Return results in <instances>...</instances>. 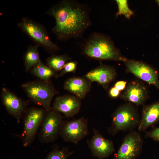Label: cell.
Masks as SVG:
<instances>
[{
	"mask_svg": "<svg viewBox=\"0 0 159 159\" xmlns=\"http://www.w3.org/2000/svg\"><path fill=\"white\" fill-rule=\"evenodd\" d=\"M22 87L34 102L49 111L52 98L57 92L50 82L36 81L26 82Z\"/></svg>",
	"mask_w": 159,
	"mask_h": 159,
	"instance_id": "277c9868",
	"label": "cell"
},
{
	"mask_svg": "<svg viewBox=\"0 0 159 159\" xmlns=\"http://www.w3.org/2000/svg\"><path fill=\"white\" fill-rule=\"evenodd\" d=\"M155 1L157 4L159 9V0H155Z\"/></svg>",
	"mask_w": 159,
	"mask_h": 159,
	"instance_id": "4316f807",
	"label": "cell"
},
{
	"mask_svg": "<svg viewBox=\"0 0 159 159\" xmlns=\"http://www.w3.org/2000/svg\"><path fill=\"white\" fill-rule=\"evenodd\" d=\"M89 134L88 120L82 117L64 122L59 135L64 141L77 144Z\"/></svg>",
	"mask_w": 159,
	"mask_h": 159,
	"instance_id": "52a82bcc",
	"label": "cell"
},
{
	"mask_svg": "<svg viewBox=\"0 0 159 159\" xmlns=\"http://www.w3.org/2000/svg\"><path fill=\"white\" fill-rule=\"evenodd\" d=\"M87 143L92 155L99 159L107 158L115 150L112 141L105 138L95 128L92 138L87 140Z\"/></svg>",
	"mask_w": 159,
	"mask_h": 159,
	"instance_id": "30bf717a",
	"label": "cell"
},
{
	"mask_svg": "<svg viewBox=\"0 0 159 159\" xmlns=\"http://www.w3.org/2000/svg\"><path fill=\"white\" fill-rule=\"evenodd\" d=\"M81 105L80 100L76 96L67 95L57 97L53 104L52 109L69 118L73 117L78 112Z\"/></svg>",
	"mask_w": 159,
	"mask_h": 159,
	"instance_id": "7c38bea8",
	"label": "cell"
},
{
	"mask_svg": "<svg viewBox=\"0 0 159 159\" xmlns=\"http://www.w3.org/2000/svg\"><path fill=\"white\" fill-rule=\"evenodd\" d=\"M77 63L76 61H69L65 64L61 72L58 74L56 75V77L58 78L63 76L67 73L74 72L77 67Z\"/></svg>",
	"mask_w": 159,
	"mask_h": 159,
	"instance_id": "603a6c76",
	"label": "cell"
},
{
	"mask_svg": "<svg viewBox=\"0 0 159 159\" xmlns=\"http://www.w3.org/2000/svg\"><path fill=\"white\" fill-rule=\"evenodd\" d=\"M123 62L129 72L140 80L154 86L159 90L158 74L153 67L141 61L126 57Z\"/></svg>",
	"mask_w": 159,
	"mask_h": 159,
	"instance_id": "ba28073f",
	"label": "cell"
},
{
	"mask_svg": "<svg viewBox=\"0 0 159 159\" xmlns=\"http://www.w3.org/2000/svg\"><path fill=\"white\" fill-rule=\"evenodd\" d=\"M145 137L159 142V127L154 128L146 132L145 134Z\"/></svg>",
	"mask_w": 159,
	"mask_h": 159,
	"instance_id": "cb8c5ba5",
	"label": "cell"
},
{
	"mask_svg": "<svg viewBox=\"0 0 159 159\" xmlns=\"http://www.w3.org/2000/svg\"><path fill=\"white\" fill-rule=\"evenodd\" d=\"M127 83L126 81H118L115 83L114 87L121 92L126 88Z\"/></svg>",
	"mask_w": 159,
	"mask_h": 159,
	"instance_id": "d4e9b609",
	"label": "cell"
},
{
	"mask_svg": "<svg viewBox=\"0 0 159 159\" xmlns=\"http://www.w3.org/2000/svg\"><path fill=\"white\" fill-rule=\"evenodd\" d=\"M48 111L39 135L40 140L44 143L53 142L57 138L64 122L59 112L53 109Z\"/></svg>",
	"mask_w": 159,
	"mask_h": 159,
	"instance_id": "9c48e42d",
	"label": "cell"
},
{
	"mask_svg": "<svg viewBox=\"0 0 159 159\" xmlns=\"http://www.w3.org/2000/svg\"><path fill=\"white\" fill-rule=\"evenodd\" d=\"M32 68V73L45 82H50L51 78L56 75V71L42 61Z\"/></svg>",
	"mask_w": 159,
	"mask_h": 159,
	"instance_id": "d6986e66",
	"label": "cell"
},
{
	"mask_svg": "<svg viewBox=\"0 0 159 159\" xmlns=\"http://www.w3.org/2000/svg\"><path fill=\"white\" fill-rule=\"evenodd\" d=\"M143 142L139 132L130 131L123 138L113 159H137L141 153Z\"/></svg>",
	"mask_w": 159,
	"mask_h": 159,
	"instance_id": "8992f818",
	"label": "cell"
},
{
	"mask_svg": "<svg viewBox=\"0 0 159 159\" xmlns=\"http://www.w3.org/2000/svg\"><path fill=\"white\" fill-rule=\"evenodd\" d=\"M120 93V91L114 86L112 87L109 91L110 96L112 98L117 97L119 96Z\"/></svg>",
	"mask_w": 159,
	"mask_h": 159,
	"instance_id": "484cf974",
	"label": "cell"
},
{
	"mask_svg": "<svg viewBox=\"0 0 159 159\" xmlns=\"http://www.w3.org/2000/svg\"><path fill=\"white\" fill-rule=\"evenodd\" d=\"M111 117V125L107 131L113 136L121 131H133L138 127L140 119L137 109L130 102L119 106Z\"/></svg>",
	"mask_w": 159,
	"mask_h": 159,
	"instance_id": "3957f363",
	"label": "cell"
},
{
	"mask_svg": "<svg viewBox=\"0 0 159 159\" xmlns=\"http://www.w3.org/2000/svg\"><path fill=\"white\" fill-rule=\"evenodd\" d=\"M90 82L87 79L83 78L72 77L65 81L63 88L80 100L84 98L90 91Z\"/></svg>",
	"mask_w": 159,
	"mask_h": 159,
	"instance_id": "e0dca14e",
	"label": "cell"
},
{
	"mask_svg": "<svg viewBox=\"0 0 159 159\" xmlns=\"http://www.w3.org/2000/svg\"><path fill=\"white\" fill-rule=\"evenodd\" d=\"M3 103L8 112L19 121L24 111L26 103L8 90L2 89Z\"/></svg>",
	"mask_w": 159,
	"mask_h": 159,
	"instance_id": "4fadbf2b",
	"label": "cell"
},
{
	"mask_svg": "<svg viewBox=\"0 0 159 159\" xmlns=\"http://www.w3.org/2000/svg\"><path fill=\"white\" fill-rule=\"evenodd\" d=\"M159 122V101L144 106L141 117L138 127V132H143Z\"/></svg>",
	"mask_w": 159,
	"mask_h": 159,
	"instance_id": "2e32d148",
	"label": "cell"
},
{
	"mask_svg": "<svg viewBox=\"0 0 159 159\" xmlns=\"http://www.w3.org/2000/svg\"><path fill=\"white\" fill-rule=\"evenodd\" d=\"M117 72L112 66L102 64L91 70L85 75V77L91 82H96L105 90L115 79Z\"/></svg>",
	"mask_w": 159,
	"mask_h": 159,
	"instance_id": "5bb4252c",
	"label": "cell"
},
{
	"mask_svg": "<svg viewBox=\"0 0 159 159\" xmlns=\"http://www.w3.org/2000/svg\"><path fill=\"white\" fill-rule=\"evenodd\" d=\"M17 26L37 44L36 45L41 46L52 52L60 50L58 46L50 39L44 28L39 23L27 17H23Z\"/></svg>",
	"mask_w": 159,
	"mask_h": 159,
	"instance_id": "5b68a950",
	"label": "cell"
},
{
	"mask_svg": "<svg viewBox=\"0 0 159 159\" xmlns=\"http://www.w3.org/2000/svg\"><path fill=\"white\" fill-rule=\"evenodd\" d=\"M121 97L125 100L140 105L144 104L148 98V91L143 85L133 81L128 85Z\"/></svg>",
	"mask_w": 159,
	"mask_h": 159,
	"instance_id": "9a60e30c",
	"label": "cell"
},
{
	"mask_svg": "<svg viewBox=\"0 0 159 159\" xmlns=\"http://www.w3.org/2000/svg\"><path fill=\"white\" fill-rule=\"evenodd\" d=\"M82 54L102 60L123 62L125 58L109 36L97 32H93L89 37L83 46Z\"/></svg>",
	"mask_w": 159,
	"mask_h": 159,
	"instance_id": "7a4b0ae2",
	"label": "cell"
},
{
	"mask_svg": "<svg viewBox=\"0 0 159 159\" xmlns=\"http://www.w3.org/2000/svg\"><path fill=\"white\" fill-rule=\"evenodd\" d=\"M44 115V110L40 108H33L27 112L24 119L22 134L24 146L29 145L33 140Z\"/></svg>",
	"mask_w": 159,
	"mask_h": 159,
	"instance_id": "8fae6325",
	"label": "cell"
},
{
	"mask_svg": "<svg viewBox=\"0 0 159 159\" xmlns=\"http://www.w3.org/2000/svg\"><path fill=\"white\" fill-rule=\"evenodd\" d=\"M46 13L54 19L52 32L62 41L82 37L91 24L89 7L75 0L59 1Z\"/></svg>",
	"mask_w": 159,
	"mask_h": 159,
	"instance_id": "6da1fadb",
	"label": "cell"
},
{
	"mask_svg": "<svg viewBox=\"0 0 159 159\" xmlns=\"http://www.w3.org/2000/svg\"><path fill=\"white\" fill-rule=\"evenodd\" d=\"M72 153L67 148L56 149L50 153L45 159H68Z\"/></svg>",
	"mask_w": 159,
	"mask_h": 159,
	"instance_id": "7402d4cb",
	"label": "cell"
},
{
	"mask_svg": "<svg viewBox=\"0 0 159 159\" xmlns=\"http://www.w3.org/2000/svg\"><path fill=\"white\" fill-rule=\"evenodd\" d=\"M71 58L67 55H53L46 59L47 65L56 72L62 70L65 64L70 61Z\"/></svg>",
	"mask_w": 159,
	"mask_h": 159,
	"instance_id": "ffe728a7",
	"label": "cell"
},
{
	"mask_svg": "<svg viewBox=\"0 0 159 159\" xmlns=\"http://www.w3.org/2000/svg\"><path fill=\"white\" fill-rule=\"evenodd\" d=\"M38 47L36 45H30L24 54V63L26 72L41 61L38 53Z\"/></svg>",
	"mask_w": 159,
	"mask_h": 159,
	"instance_id": "ac0fdd59",
	"label": "cell"
},
{
	"mask_svg": "<svg viewBox=\"0 0 159 159\" xmlns=\"http://www.w3.org/2000/svg\"><path fill=\"white\" fill-rule=\"evenodd\" d=\"M118 6V11L116 14L117 17L119 15H123L127 19L130 18L133 15L134 12L129 7L127 0H115Z\"/></svg>",
	"mask_w": 159,
	"mask_h": 159,
	"instance_id": "44dd1931",
	"label": "cell"
}]
</instances>
